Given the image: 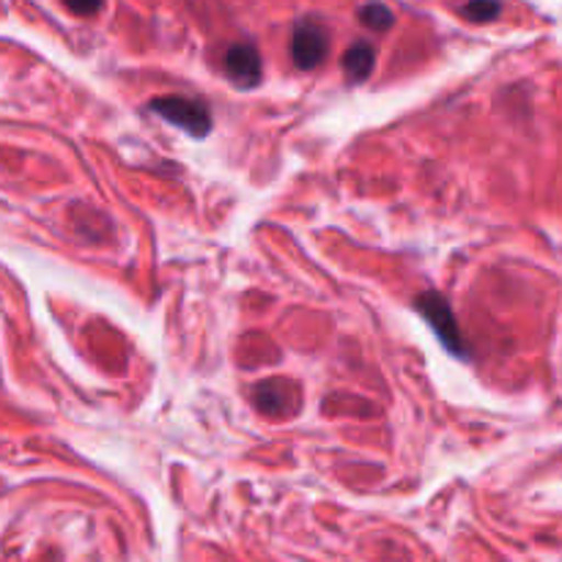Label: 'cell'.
Returning a JSON list of instances; mask_svg holds the SVG:
<instances>
[{"mask_svg":"<svg viewBox=\"0 0 562 562\" xmlns=\"http://www.w3.org/2000/svg\"><path fill=\"white\" fill-rule=\"evenodd\" d=\"M148 108L192 137H206L209 130H212V115H209V110L203 108L201 102H195V99L157 97L148 102Z\"/></svg>","mask_w":562,"mask_h":562,"instance_id":"1","label":"cell"},{"mask_svg":"<svg viewBox=\"0 0 562 562\" xmlns=\"http://www.w3.org/2000/svg\"><path fill=\"white\" fill-rule=\"evenodd\" d=\"M415 307L423 313V318L431 324L437 338L445 344V349H450L453 355L467 357V344L464 338H461V329L459 324H456L453 311H450V305L445 302L442 294H437V291H426V294L417 296Z\"/></svg>","mask_w":562,"mask_h":562,"instance_id":"2","label":"cell"},{"mask_svg":"<svg viewBox=\"0 0 562 562\" xmlns=\"http://www.w3.org/2000/svg\"><path fill=\"white\" fill-rule=\"evenodd\" d=\"M329 53V36L318 22H302L296 25L294 38H291V55L300 69H316Z\"/></svg>","mask_w":562,"mask_h":562,"instance_id":"3","label":"cell"},{"mask_svg":"<svg viewBox=\"0 0 562 562\" xmlns=\"http://www.w3.org/2000/svg\"><path fill=\"white\" fill-rule=\"evenodd\" d=\"M225 75L239 88H256L261 82V55L252 44H234L225 53Z\"/></svg>","mask_w":562,"mask_h":562,"instance_id":"4","label":"cell"},{"mask_svg":"<svg viewBox=\"0 0 562 562\" xmlns=\"http://www.w3.org/2000/svg\"><path fill=\"white\" fill-rule=\"evenodd\" d=\"M376 64V49L371 42H355L344 55V71L349 75V80L362 82L373 71Z\"/></svg>","mask_w":562,"mask_h":562,"instance_id":"5","label":"cell"},{"mask_svg":"<svg viewBox=\"0 0 562 562\" xmlns=\"http://www.w3.org/2000/svg\"><path fill=\"white\" fill-rule=\"evenodd\" d=\"M278 387V379L272 382H263L256 387V401L263 412L274 415V412H285L296 401L294 390H274Z\"/></svg>","mask_w":562,"mask_h":562,"instance_id":"6","label":"cell"},{"mask_svg":"<svg viewBox=\"0 0 562 562\" xmlns=\"http://www.w3.org/2000/svg\"><path fill=\"white\" fill-rule=\"evenodd\" d=\"M360 22L366 27H371V31L384 33L395 25V14L390 5L379 3V0H371V3H366L360 9Z\"/></svg>","mask_w":562,"mask_h":562,"instance_id":"7","label":"cell"},{"mask_svg":"<svg viewBox=\"0 0 562 562\" xmlns=\"http://www.w3.org/2000/svg\"><path fill=\"white\" fill-rule=\"evenodd\" d=\"M499 11H503L499 0H467V3L461 5V14L472 22H492L497 20Z\"/></svg>","mask_w":562,"mask_h":562,"instance_id":"8","label":"cell"},{"mask_svg":"<svg viewBox=\"0 0 562 562\" xmlns=\"http://www.w3.org/2000/svg\"><path fill=\"white\" fill-rule=\"evenodd\" d=\"M102 3H104V0H64L66 9H69L71 14H77V16L97 14V11L102 9Z\"/></svg>","mask_w":562,"mask_h":562,"instance_id":"9","label":"cell"}]
</instances>
